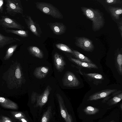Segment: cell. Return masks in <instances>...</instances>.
I'll list each match as a JSON object with an SVG mask.
<instances>
[{"label":"cell","mask_w":122,"mask_h":122,"mask_svg":"<svg viewBox=\"0 0 122 122\" xmlns=\"http://www.w3.org/2000/svg\"><path fill=\"white\" fill-rule=\"evenodd\" d=\"M81 8L84 14L92 21V28L94 31H98L103 26L104 19L103 14L99 10L83 7Z\"/></svg>","instance_id":"6da1fadb"},{"label":"cell","mask_w":122,"mask_h":122,"mask_svg":"<svg viewBox=\"0 0 122 122\" xmlns=\"http://www.w3.org/2000/svg\"><path fill=\"white\" fill-rule=\"evenodd\" d=\"M35 3L37 8L43 13L55 18H63V16L61 12L51 4L44 2H36Z\"/></svg>","instance_id":"7a4b0ae2"},{"label":"cell","mask_w":122,"mask_h":122,"mask_svg":"<svg viewBox=\"0 0 122 122\" xmlns=\"http://www.w3.org/2000/svg\"><path fill=\"white\" fill-rule=\"evenodd\" d=\"M6 14L15 16L17 14H22L23 10L20 0H5Z\"/></svg>","instance_id":"3957f363"},{"label":"cell","mask_w":122,"mask_h":122,"mask_svg":"<svg viewBox=\"0 0 122 122\" xmlns=\"http://www.w3.org/2000/svg\"><path fill=\"white\" fill-rule=\"evenodd\" d=\"M0 25L4 29H14L23 30L25 29L24 26L15 20L5 15L1 16L0 18Z\"/></svg>","instance_id":"277c9868"},{"label":"cell","mask_w":122,"mask_h":122,"mask_svg":"<svg viewBox=\"0 0 122 122\" xmlns=\"http://www.w3.org/2000/svg\"><path fill=\"white\" fill-rule=\"evenodd\" d=\"M75 44L77 46L87 51L92 52L94 48L92 41L84 37H76Z\"/></svg>","instance_id":"5b68a950"},{"label":"cell","mask_w":122,"mask_h":122,"mask_svg":"<svg viewBox=\"0 0 122 122\" xmlns=\"http://www.w3.org/2000/svg\"><path fill=\"white\" fill-rule=\"evenodd\" d=\"M64 86L69 87H76L79 86L80 82L74 74L67 71L64 75L62 80Z\"/></svg>","instance_id":"8992f818"},{"label":"cell","mask_w":122,"mask_h":122,"mask_svg":"<svg viewBox=\"0 0 122 122\" xmlns=\"http://www.w3.org/2000/svg\"><path fill=\"white\" fill-rule=\"evenodd\" d=\"M25 21L28 29L36 36H41L42 32L39 25L34 22L29 15H23Z\"/></svg>","instance_id":"52a82bcc"},{"label":"cell","mask_w":122,"mask_h":122,"mask_svg":"<svg viewBox=\"0 0 122 122\" xmlns=\"http://www.w3.org/2000/svg\"><path fill=\"white\" fill-rule=\"evenodd\" d=\"M56 96L58 102L61 115L65 122H73L72 117L69 114L65 107L63 99L59 94H56Z\"/></svg>","instance_id":"ba28073f"},{"label":"cell","mask_w":122,"mask_h":122,"mask_svg":"<svg viewBox=\"0 0 122 122\" xmlns=\"http://www.w3.org/2000/svg\"><path fill=\"white\" fill-rule=\"evenodd\" d=\"M51 88L49 86L46 87L44 92L41 95L38 94L36 99V102L35 107H42L47 102Z\"/></svg>","instance_id":"9c48e42d"},{"label":"cell","mask_w":122,"mask_h":122,"mask_svg":"<svg viewBox=\"0 0 122 122\" xmlns=\"http://www.w3.org/2000/svg\"><path fill=\"white\" fill-rule=\"evenodd\" d=\"M50 27L55 34L59 35L64 33L66 30V27L62 23L50 22L49 24Z\"/></svg>","instance_id":"30bf717a"},{"label":"cell","mask_w":122,"mask_h":122,"mask_svg":"<svg viewBox=\"0 0 122 122\" xmlns=\"http://www.w3.org/2000/svg\"><path fill=\"white\" fill-rule=\"evenodd\" d=\"M117 90L115 89H108L102 90L91 95L89 97L88 100L90 101L95 100L106 97Z\"/></svg>","instance_id":"8fae6325"},{"label":"cell","mask_w":122,"mask_h":122,"mask_svg":"<svg viewBox=\"0 0 122 122\" xmlns=\"http://www.w3.org/2000/svg\"><path fill=\"white\" fill-rule=\"evenodd\" d=\"M55 65L57 70L61 72L63 70L66 63L62 56L58 53L56 52L54 55Z\"/></svg>","instance_id":"7c38bea8"},{"label":"cell","mask_w":122,"mask_h":122,"mask_svg":"<svg viewBox=\"0 0 122 122\" xmlns=\"http://www.w3.org/2000/svg\"><path fill=\"white\" fill-rule=\"evenodd\" d=\"M20 41V40L17 38L5 36L0 33V48Z\"/></svg>","instance_id":"4fadbf2b"},{"label":"cell","mask_w":122,"mask_h":122,"mask_svg":"<svg viewBox=\"0 0 122 122\" xmlns=\"http://www.w3.org/2000/svg\"><path fill=\"white\" fill-rule=\"evenodd\" d=\"M49 71V68L45 66L36 67L35 69L34 75L37 78L41 79L45 77Z\"/></svg>","instance_id":"5bb4252c"},{"label":"cell","mask_w":122,"mask_h":122,"mask_svg":"<svg viewBox=\"0 0 122 122\" xmlns=\"http://www.w3.org/2000/svg\"><path fill=\"white\" fill-rule=\"evenodd\" d=\"M0 103L1 106L6 108L13 109H17V105L15 103L3 97H0Z\"/></svg>","instance_id":"9a60e30c"},{"label":"cell","mask_w":122,"mask_h":122,"mask_svg":"<svg viewBox=\"0 0 122 122\" xmlns=\"http://www.w3.org/2000/svg\"><path fill=\"white\" fill-rule=\"evenodd\" d=\"M29 52L34 56L40 59L44 57L42 51L38 47L35 46H30L27 48Z\"/></svg>","instance_id":"2e32d148"},{"label":"cell","mask_w":122,"mask_h":122,"mask_svg":"<svg viewBox=\"0 0 122 122\" xmlns=\"http://www.w3.org/2000/svg\"><path fill=\"white\" fill-rule=\"evenodd\" d=\"M70 60L72 62L82 67L88 68H98L97 66L94 64L82 62L77 59L72 58H70Z\"/></svg>","instance_id":"e0dca14e"},{"label":"cell","mask_w":122,"mask_h":122,"mask_svg":"<svg viewBox=\"0 0 122 122\" xmlns=\"http://www.w3.org/2000/svg\"><path fill=\"white\" fill-rule=\"evenodd\" d=\"M109 10L112 16L116 20H118L120 15L122 13L121 8L109 6Z\"/></svg>","instance_id":"ac0fdd59"},{"label":"cell","mask_w":122,"mask_h":122,"mask_svg":"<svg viewBox=\"0 0 122 122\" xmlns=\"http://www.w3.org/2000/svg\"><path fill=\"white\" fill-rule=\"evenodd\" d=\"M5 31L8 33H10L17 35L22 37H26L28 36V31L20 30L4 29Z\"/></svg>","instance_id":"d6986e66"},{"label":"cell","mask_w":122,"mask_h":122,"mask_svg":"<svg viewBox=\"0 0 122 122\" xmlns=\"http://www.w3.org/2000/svg\"><path fill=\"white\" fill-rule=\"evenodd\" d=\"M73 55L78 60L83 62L92 63V61L88 57L84 56L78 51L73 50Z\"/></svg>","instance_id":"ffe728a7"},{"label":"cell","mask_w":122,"mask_h":122,"mask_svg":"<svg viewBox=\"0 0 122 122\" xmlns=\"http://www.w3.org/2000/svg\"><path fill=\"white\" fill-rule=\"evenodd\" d=\"M122 99V93H119L114 95L112 98L110 99L107 102L109 106H111L116 104L120 101Z\"/></svg>","instance_id":"44dd1931"},{"label":"cell","mask_w":122,"mask_h":122,"mask_svg":"<svg viewBox=\"0 0 122 122\" xmlns=\"http://www.w3.org/2000/svg\"><path fill=\"white\" fill-rule=\"evenodd\" d=\"M51 114V107H48L46 111L44 112L42 118L41 122H48Z\"/></svg>","instance_id":"7402d4cb"},{"label":"cell","mask_w":122,"mask_h":122,"mask_svg":"<svg viewBox=\"0 0 122 122\" xmlns=\"http://www.w3.org/2000/svg\"><path fill=\"white\" fill-rule=\"evenodd\" d=\"M83 111L87 115H94L97 113L99 109L97 108L91 106H88L83 110Z\"/></svg>","instance_id":"603a6c76"},{"label":"cell","mask_w":122,"mask_h":122,"mask_svg":"<svg viewBox=\"0 0 122 122\" xmlns=\"http://www.w3.org/2000/svg\"><path fill=\"white\" fill-rule=\"evenodd\" d=\"M56 47L59 50L73 54L72 50L67 45L61 43H58L56 45Z\"/></svg>","instance_id":"cb8c5ba5"},{"label":"cell","mask_w":122,"mask_h":122,"mask_svg":"<svg viewBox=\"0 0 122 122\" xmlns=\"http://www.w3.org/2000/svg\"><path fill=\"white\" fill-rule=\"evenodd\" d=\"M86 75L91 78L96 80H102L103 78L102 75L98 73H88Z\"/></svg>","instance_id":"d4e9b609"},{"label":"cell","mask_w":122,"mask_h":122,"mask_svg":"<svg viewBox=\"0 0 122 122\" xmlns=\"http://www.w3.org/2000/svg\"><path fill=\"white\" fill-rule=\"evenodd\" d=\"M117 60L119 70L122 75V55L121 54H120L118 55Z\"/></svg>","instance_id":"484cf974"},{"label":"cell","mask_w":122,"mask_h":122,"mask_svg":"<svg viewBox=\"0 0 122 122\" xmlns=\"http://www.w3.org/2000/svg\"><path fill=\"white\" fill-rule=\"evenodd\" d=\"M11 113L15 118L19 119L20 118L25 117V115L22 112H11Z\"/></svg>","instance_id":"4316f807"},{"label":"cell","mask_w":122,"mask_h":122,"mask_svg":"<svg viewBox=\"0 0 122 122\" xmlns=\"http://www.w3.org/2000/svg\"><path fill=\"white\" fill-rule=\"evenodd\" d=\"M106 2L108 5H112L121 3L122 1L120 0H106Z\"/></svg>","instance_id":"83f0119b"},{"label":"cell","mask_w":122,"mask_h":122,"mask_svg":"<svg viewBox=\"0 0 122 122\" xmlns=\"http://www.w3.org/2000/svg\"><path fill=\"white\" fill-rule=\"evenodd\" d=\"M37 93L33 92L31 98V103H34L36 101L37 96L38 95Z\"/></svg>","instance_id":"f1b7e54d"},{"label":"cell","mask_w":122,"mask_h":122,"mask_svg":"<svg viewBox=\"0 0 122 122\" xmlns=\"http://www.w3.org/2000/svg\"><path fill=\"white\" fill-rule=\"evenodd\" d=\"M0 122H12L9 118L5 116H2L0 119Z\"/></svg>","instance_id":"f546056e"},{"label":"cell","mask_w":122,"mask_h":122,"mask_svg":"<svg viewBox=\"0 0 122 122\" xmlns=\"http://www.w3.org/2000/svg\"><path fill=\"white\" fill-rule=\"evenodd\" d=\"M15 75L17 79L20 78L21 76V74L20 69L18 68L17 69L15 72Z\"/></svg>","instance_id":"4dcf8cb0"},{"label":"cell","mask_w":122,"mask_h":122,"mask_svg":"<svg viewBox=\"0 0 122 122\" xmlns=\"http://www.w3.org/2000/svg\"><path fill=\"white\" fill-rule=\"evenodd\" d=\"M4 0H0V13H2L3 10Z\"/></svg>","instance_id":"1f68e13d"},{"label":"cell","mask_w":122,"mask_h":122,"mask_svg":"<svg viewBox=\"0 0 122 122\" xmlns=\"http://www.w3.org/2000/svg\"><path fill=\"white\" fill-rule=\"evenodd\" d=\"M24 117L20 118L19 119V120L20 121L22 122H28Z\"/></svg>","instance_id":"d6a6232c"},{"label":"cell","mask_w":122,"mask_h":122,"mask_svg":"<svg viewBox=\"0 0 122 122\" xmlns=\"http://www.w3.org/2000/svg\"><path fill=\"white\" fill-rule=\"evenodd\" d=\"M120 23V25L119 26V29L120 30V32L121 33V36H122V21H121V23Z\"/></svg>","instance_id":"836d02e7"},{"label":"cell","mask_w":122,"mask_h":122,"mask_svg":"<svg viewBox=\"0 0 122 122\" xmlns=\"http://www.w3.org/2000/svg\"><path fill=\"white\" fill-rule=\"evenodd\" d=\"M120 107L121 108V110H122V103H121V104L120 105Z\"/></svg>","instance_id":"e575fe53"},{"label":"cell","mask_w":122,"mask_h":122,"mask_svg":"<svg viewBox=\"0 0 122 122\" xmlns=\"http://www.w3.org/2000/svg\"><path fill=\"white\" fill-rule=\"evenodd\" d=\"M109 122H114V121H112Z\"/></svg>","instance_id":"d590c367"}]
</instances>
